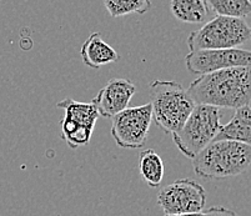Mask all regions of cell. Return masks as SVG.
Here are the masks:
<instances>
[{
  "label": "cell",
  "instance_id": "cell-1",
  "mask_svg": "<svg viewBox=\"0 0 251 216\" xmlns=\"http://www.w3.org/2000/svg\"><path fill=\"white\" fill-rule=\"evenodd\" d=\"M195 104L240 109L251 101V68H231L200 75L188 89Z\"/></svg>",
  "mask_w": 251,
  "mask_h": 216
},
{
  "label": "cell",
  "instance_id": "cell-2",
  "mask_svg": "<svg viewBox=\"0 0 251 216\" xmlns=\"http://www.w3.org/2000/svg\"><path fill=\"white\" fill-rule=\"evenodd\" d=\"M251 165V147L234 140H213L193 159L194 171L206 179L243 174Z\"/></svg>",
  "mask_w": 251,
  "mask_h": 216
},
{
  "label": "cell",
  "instance_id": "cell-3",
  "mask_svg": "<svg viewBox=\"0 0 251 216\" xmlns=\"http://www.w3.org/2000/svg\"><path fill=\"white\" fill-rule=\"evenodd\" d=\"M152 119L165 134L181 129L195 108L188 89L173 80H155L150 84Z\"/></svg>",
  "mask_w": 251,
  "mask_h": 216
},
{
  "label": "cell",
  "instance_id": "cell-4",
  "mask_svg": "<svg viewBox=\"0 0 251 216\" xmlns=\"http://www.w3.org/2000/svg\"><path fill=\"white\" fill-rule=\"evenodd\" d=\"M220 117L219 108L196 104L181 129L173 134V140L177 149L186 158H195L220 133L223 126Z\"/></svg>",
  "mask_w": 251,
  "mask_h": 216
},
{
  "label": "cell",
  "instance_id": "cell-5",
  "mask_svg": "<svg viewBox=\"0 0 251 216\" xmlns=\"http://www.w3.org/2000/svg\"><path fill=\"white\" fill-rule=\"evenodd\" d=\"M251 39V28L240 18L219 17L204 24L188 36L190 51L231 49Z\"/></svg>",
  "mask_w": 251,
  "mask_h": 216
},
{
  "label": "cell",
  "instance_id": "cell-6",
  "mask_svg": "<svg viewBox=\"0 0 251 216\" xmlns=\"http://www.w3.org/2000/svg\"><path fill=\"white\" fill-rule=\"evenodd\" d=\"M56 106L65 111L60 125L61 138L68 146L74 150L88 145L99 119V113L93 101L81 103L67 97L59 101Z\"/></svg>",
  "mask_w": 251,
  "mask_h": 216
},
{
  "label": "cell",
  "instance_id": "cell-7",
  "mask_svg": "<svg viewBox=\"0 0 251 216\" xmlns=\"http://www.w3.org/2000/svg\"><path fill=\"white\" fill-rule=\"evenodd\" d=\"M111 119V136L118 146L139 149L145 145L152 121L150 103L126 108Z\"/></svg>",
  "mask_w": 251,
  "mask_h": 216
},
{
  "label": "cell",
  "instance_id": "cell-8",
  "mask_svg": "<svg viewBox=\"0 0 251 216\" xmlns=\"http://www.w3.org/2000/svg\"><path fill=\"white\" fill-rule=\"evenodd\" d=\"M205 204V189L190 179H180L169 184L157 194V205L168 215L201 213Z\"/></svg>",
  "mask_w": 251,
  "mask_h": 216
},
{
  "label": "cell",
  "instance_id": "cell-9",
  "mask_svg": "<svg viewBox=\"0 0 251 216\" xmlns=\"http://www.w3.org/2000/svg\"><path fill=\"white\" fill-rule=\"evenodd\" d=\"M186 69L195 75H204L231 68H251V50L231 49L195 50L185 56Z\"/></svg>",
  "mask_w": 251,
  "mask_h": 216
},
{
  "label": "cell",
  "instance_id": "cell-10",
  "mask_svg": "<svg viewBox=\"0 0 251 216\" xmlns=\"http://www.w3.org/2000/svg\"><path fill=\"white\" fill-rule=\"evenodd\" d=\"M136 86L133 81L123 78L111 79L102 86L91 100L97 108L99 117L113 118L129 108L131 97L135 95Z\"/></svg>",
  "mask_w": 251,
  "mask_h": 216
},
{
  "label": "cell",
  "instance_id": "cell-11",
  "mask_svg": "<svg viewBox=\"0 0 251 216\" xmlns=\"http://www.w3.org/2000/svg\"><path fill=\"white\" fill-rule=\"evenodd\" d=\"M80 56L84 64L91 69H99L120 59L118 51L102 39L100 33H93L85 40L80 49Z\"/></svg>",
  "mask_w": 251,
  "mask_h": 216
},
{
  "label": "cell",
  "instance_id": "cell-12",
  "mask_svg": "<svg viewBox=\"0 0 251 216\" xmlns=\"http://www.w3.org/2000/svg\"><path fill=\"white\" fill-rule=\"evenodd\" d=\"M234 140L251 147V108L243 106L235 110L234 117L227 124L221 126L216 140Z\"/></svg>",
  "mask_w": 251,
  "mask_h": 216
},
{
  "label": "cell",
  "instance_id": "cell-13",
  "mask_svg": "<svg viewBox=\"0 0 251 216\" xmlns=\"http://www.w3.org/2000/svg\"><path fill=\"white\" fill-rule=\"evenodd\" d=\"M170 10L175 19L188 24H201L209 17L206 0H171Z\"/></svg>",
  "mask_w": 251,
  "mask_h": 216
},
{
  "label": "cell",
  "instance_id": "cell-14",
  "mask_svg": "<svg viewBox=\"0 0 251 216\" xmlns=\"http://www.w3.org/2000/svg\"><path fill=\"white\" fill-rule=\"evenodd\" d=\"M139 171L149 188H159L165 174L163 159L154 149L144 150L139 158Z\"/></svg>",
  "mask_w": 251,
  "mask_h": 216
},
{
  "label": "cell",
  "instance_id": "cell-15",
  "mask_svg": "<svg viewBox=\"0 0 251 216\" xmlns=\"http://www.w3.org/2000/svg\"><path fill=\"white\" fill-rule=\"evenodd\" d=\"M206 3L219 17L244 19L251 14V0H206Z\"/></svg>",
  "mask_w": 251,
  "mask_h": 216
},
{
  "label": "cell",
  "instance_id": "cell-16",
  "mask_svg": "<svg viewBox=\"0 0 251 216\" xmlns=\"http://www.w3.org/2000/svg\"><path fill=\"white\" fill-rule=\"evenodd\" d=\"M104 5L113 18L144 15L151 8V0H104Z\"/></svg>",
  "mask_w": 251,
  "mask_h": 216
},
{
  "label": "cell",
  "instance_id": "cell-17",
  "mask_svg": "<svg viewBox=\"0 0 251 216\" xmlns=\"http://www.w3.org/2000/svg\"><path fill=\"white\" fill-rule=\"evenodd\" d=\"M205 216H237L234 211L229 210L226 208H223V206H214V208H210L209 210L205 211Z\"/></svg>",
  "mask_w": 251,
  "mask_h": 216
},
{
  "label": "cell",
  "instance_id": "cell-18",
  "mask_svg": "<svg viewBox=\"0 0 251 216\" xmlns=\"http://www.w3.org/2000/svg\"><path fill=\"white\" fill-rule=\"evenodd\" d=\"M164 216H205V214L202 213H194V214H177V215H168V214H165Z\"/></svg>",
  "mask_w": 251,
  "mask_h": 216
}]
</instances>
